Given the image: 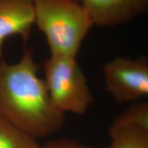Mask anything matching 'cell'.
<instances>
[{"mask_svg":"<svg viewBox=\"0 0 148 148\" xmlns=\"http://www.w3.org/2000/svg\"><path fill=\"white\" fill-rule=\"evenodd\" d=\"M38 70L30 48L25 47L14 64L0 59V115L35 138L56 132L65 119L51 101Z\"/></svg>","mask_w":148,"mask_h":148,"instance_id":"obj_1","label":"cell"},{"mask_svg":"<svg viewBox=\"0 0 148 148\" xmlns=\"http://www.w3.org/2000/svg\"><path fill=\"white\" fill-rule=\"evenodd\" d=\"M34 25L45 37L51 55L76 57L94 25L87 10L75 0H33Z\"/></svg>","mask_w":148,"mask_h":148,"instance_id":"obj_2","label":"cell"},{"mask_svg":"<svg viewBox=\"0 0 148 148\" xmlns=\"http://www.w3.org/2000/svg\"><path fill=\"white\" fill-rule=\"evenodd\" d=\"M44 81L54 106L65 114L82 115L93 101L76 57L51 55L43 63Z\"/></svg>","mask_w":148,"mask_h":148,"instance_id":"obj_3","label":"cell"},{"mask_svg":"<svg viewBox=\"0 0 148 148\" xmlns=\"http://www.w3.org/2000/svg\"><path fill=\"white\" fill-rule=\"evenodd\" d=\"M103 73L106 90L118 102H135L147 96L148 62L145 56L117 57L105 64Z\"/></svg>","mask_w":148,"mask_h":148,"instance_id":"obj_4","label":"cell"},{"mask_svg":"<svg viewBox=\"0 0 148 148\" xmlns=\"http://www.w3.org/2000/svg\"><path fill=\"white\" fill-rule=\"evenodd\" d=\"M94 25L114 27L146 12L148 0H82Z\"/></svg>","mask_w":148,"mask_h":148,"instance_id":"obj_5","label":"cell"},{"mask_svg":"<svg viewBox=\"0 0 148 148\" xmlns=\"http://www.w3.org/2000/svg\"><path fill=\"white\" fill-rule=\"evenodd\" d=\"M34 25L33 0H0V59L7 38L19 36L26 43Z\"/></svg>","mask_w":148,"mask_h":148,"instance_id":"obj_6","label":"cell"},{"mask_svg":"<svg viewBox=\"0 0 148 148\" xmlns=\"http://www.w3.org/2000/svg\"><path fill=\"white\" fill-rule=\"evenodd\" d=\"M111 143L108 148H148V129L121 127L108 130Z\"/></svg>","mask_w":148,"mask_h":148,"instance_id":"obj_7","label":"cell"},{"mask_svg":"<svg viewBox=\"0 0 148 148\" xmlns=\"http://www.w3.org/2000/svg\"><path fill=\"white\" fill-rule=\"evenodd\" d=\"M0 148H40L36 138L0 115Z\"/></svg>","mask_w":148,"mask_h":148,"instance_id":"obj_8","label":"cell"},{"mask_svg":"<svg viewBox=\"0 0 148 148\" xmlns=\"http://www.w3.org/2000/svg\"><path fill=\"white\" fill-rule=\"evenodd\" d=\"M140 127L148 129V103L135 101L114 119L108 130L121 127Z\"/></svg>","mask_w":148,"mask_h":148,"instance_id":"obj_9","label":"cell"},{"mask_svg":"<svg viewBox=\"0 0 148 148\" xmlns=\"http://www.w3.org/2000/svg\"><path fill=\"white\" fill-rule=\"evenodd\" d=\"M40 148H92L74 140L58 139L48 142Z\"/></svg>","mask_w":148,"mask_h":148,"instance_id":"obj_10","label":"cell"},{"mask_svg":"<svg viewBox=\"0 0 148 148\" xmlns=\"http://www.w3.org/2000/svg\"><path fill=\"white\" fill-rule=\"evenodd\" d=\"M75 1H77V2H79V3H82V0H75Z\"/></svg>","mask_w":148,"mask_h":148,"instance_id":"obj_11","label":"cell"}]
</instances>
